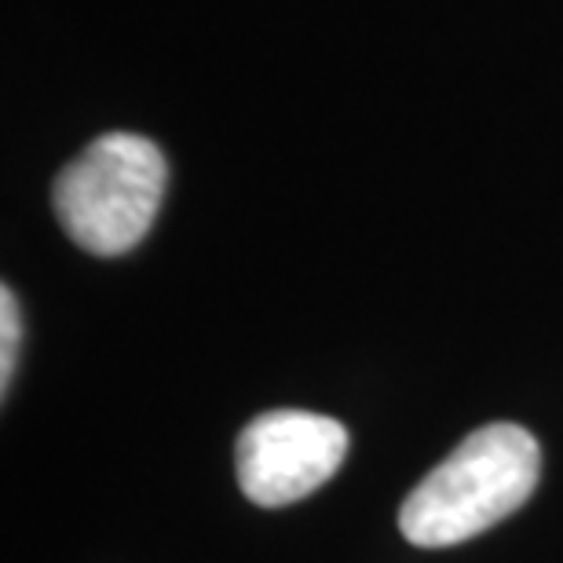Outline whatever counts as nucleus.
Masks as SVG:
<instances>
[{
    "instance_id": "nucleus-3",
    "label": "nucleus",
    "mask_w": 563,
    "mask_h": 563,
    "mask_svg": "<svg viewBox=\"0 0 563 563\" xmlns=\"http://www.w3.org/2000/svg\"><path fill=\"white\" fill-rule=\"evenodd\" d=\"M347 454V428L325 413L267 410L239 435V487L264 509L308 498L336 476Z\"/></svg>"
},
{
    "instance_id": "nucleus-1",
    "label": "nucleus",
    "mask_w": 563,
    "mask_h": 563,
    "mask_svg": "<svg viewBox=\"0 0 563 563\" xmlns=\"http://www.w3.org/2000/svg\"><path fill=\"white\" fill-rule=\"evenodd\" d=\"M542 476V446L523 424L498 421L461 439L402 501V538L421 549L468 542L531 498Z\"/></svg>"
},
{
    "instance_id": "nucleus-4",
    "label": "nucleus",
    "mask_w": 563,
    "mask_h": 563,
    "mask_svg": "<svg viewBox=\"0 0 563 563\" xmlns=\"http://www.w3.org/2000/svg\"><path fill=\"white\" fill-rule=\"evenodd\" d=\"M19 303H15V292L8 286L0 289V388L8 396V385H11V369H15V355H19Z\"/></svg>"
},
{
    "instance_id": "nucleus-2",
    "label": "nucleus",
    "mask_w": 563,
    "mask_h": 563,
    "mask_svg": "<svg viewBox=\"0 0 563 563\" xmlns=\"http://www.w3.org/2000/svg\"><path fill=\"white\" fill-rule=\"evenodd\" d=\"M165 179L162 146L136 132H107L55 179V217L85 253L121 256L154 228Z\"/></svg>"
}]
</instances>
